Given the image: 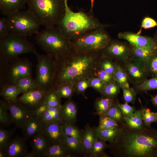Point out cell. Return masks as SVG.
<instances>
[{
  "label": "cell",
  "mask_w": 157,
  "mask_h": 157,
  "mask_svg": "<svg viewBox=\"0 0 157 157\" xmlns=\"http://www.w3.org/2000/svg\"><path fill=\"white\" fill-rule=\"evenodd\" d=\"M121 130L108 148L115 157H157V129L145 126L131 129L124 121L119 123Z\"/></svg>",
  "instance_id": "obj_1"
},
{
  "label": "cell",
  "mask_w": 157,
  "mask_h": 157,
  "mask_svg": "<svg viewBox=\"0 0 157 157\" xmlns=\"http://www.w3.org/2000/svg\"><path fill=\"white\" fill-rule=\"evenodd\" d=\"M102 51L81 53L72 50L67 55L54 60L53 89L66 83L94 76L102 56Z\"/></svg>",
  "instance_id": "obj_2"
},
{
  "label": "cell",
  "mask_w": 157,
  "mask_h": 157,
  "mask_svg": "<svg viewBox=\"0 0 157 157\" xmlns=\"http://www.w3.org/2000/svg\"><path fill=\"white\" fill-rule=\"evenodd\" d=\"M110 26L101 23L92 13L73 11L67 4L65 15L56 26L72 41L92 30Z\"/></svg>",
  "instance_id": "obj_3"
},
{
  "label": "cell",
  "mask_w": 157,
  "mask_h": 157,
  "mask_svg": "<svg viewBox=\"0 0 157 157\" xmlns=\"http://www.w3.org/2000/svg\"><path fill=\"white\" fill-rule=\"evenodd\" d=\"M67 0H26L28 10L45 27L57 26L65 13Z\"/></svg>",
  "instance_id": "obj_4"
},
{
  "label": "cell",
  "mask_w": 157,
  "mask_h": 157,
  "mask_svg": "<svg viewBox=\"0 0 157 157\" xmlns=\"http://www.w3.org/2000/svg\"><path fill=\"white\" fill-rule=\"evenodd\" d=\"M36 34L37 43L46 55L54 60L67 55L73 50L71 41L56 26L45 27Z\"/></svg>",
  "instance_id": "obj_5"
},
{
  "label": "cell",
  "mask_w": 157,
  "mask_h": 157,
  "mask_svg": "<svg viewBox=\"0 0 157 157\" xmlns=\"http://www.w3.org/2000/svg\"><path fill=\"white\" fill-rule=\"evenodd\" d=\"M37 53L27 37L10 33L0 39V61H8L26 53Z\"/></svg>",
  "instance_id": "obj_6"
},
{
  "label": "cell",
  "mask_w": 157,
  "mask_h": 157,
  "mask_svg": "<svg viewBox=\"0 0 157 157\" xmlns=\"http://www.w3.org/2000/svg\"><path fill=\"white\" fill-rule=\"evenodd\" d=\"M111 39L105 28H101L92 30L71 41L73 50L91 53L102 51Z\"/></svg>",
  "instance_id": "obj_7"
},
{
  "label": "cell",
  "mask_w": 157,
  "mask_h": 157,
  "mask_svg": "<svg viewBox=\"0 0 157 157\" xmlns=\"http://www.w3.org/2000/svg\"><path fill=\"white\" fill-rule=\"evenodd\" d=\"M31 75V63L26 58L18 57L8 61H0V87L15 84L20 79Z\"/></svg>",
  "instance_id": "obj_8"
},
{
  "label": "cell",
  "mask_w": 157,
  "mask_h": 157,
  "mask_svg": "<svg viewBox=\"0 0 157 157\" xmlns=\"http://www.w3.org/2000/svg\"><path fill=\"white\" fill-rule=\"evenodd\" d=\"M6 18L10 33L27 37L39 32L41 25L35 16L28 10L14 12Z\"/></svg>",
  "instance_id": "obj_9"
},
{
  "label": "cell",
  "mask_w": 157,
  "mask_h": 157,
  "mask_svg": "<svg viewBox=\"0 0 157 157\" xmlns=\"http://www.w3.org/2000/svg\"><path fill=\"white\" fill-rule=\"evenodd\" d=\"M37 60L35 79L38 89L48 92L53 89L55 73L54 60L47 55L37 53Z\"/></svg>",
  "instance_id": "obj_10"
},
{
  "label": "cell",
  "mask_w": 157,
  "mask_h": 157,
  "mask_svg": "<svg viewBox=\"0 0 157 157\" xmlns=\"http://www.w3.org/2000/svg\"><path fill=\"white\" fill-rule=\"evenodd\" d=\"M12 123L22 129L33 116V109L18 100L7 101Z\"/></svg>",
  "instance_id": "obj_11"
},
{
  "label": "cell",
  "mask_w": 157,
  "mask_h": 157,
  "mask_svg": "<svg viewBox=\"0 0 157 157\" xmlns=\"http://www.w3.org/2000/svg\"><path fill=\"white\" fill-rule=\"evenodd\" d=\"M103 55L126 63L131 59L130 45L125 42L111 39L102 51Z\"/></svg>",
  "instance_id": "obj_12"
},
{
  "label": "cell",
  "mask_w": 157,
  "mask_h": 157,
  "mask_svg": "<svg viewBox=\"0 0 157 157\" xmlns=\"http://www.w3.org/2000/svg\"><path fill=\"white\" fill-rule=\"evenodd\" d=\"M118 38L126 40L137 47L157 50V41L154 37L142 36L137 33L127 31L119 33Z\"/></svg>",
  "instance_id": "obj_13"
},
{
  "label": "cell",
  "mask_w": 157,
  "mask_h": 157,
  "mask_svg": "<svg viewBox=\"0 0 157 157\" xmlns=\"http://www.w3.org/2000/svg\"><path fill=\"white\" fill-rule=\"evenodd\" d=\"M126 63L125 70L129 80L138 85L147 79L149 74L144 64L130 59Z\"/></svg>",
  "instance_id": "obj_14"
},
{
  "label": "cell",
  "mask_w": 157,
  "mask_h": 157,
  "mask_svg": "<svg viewBox=\"0 0 157 157\" xmlns=\"http://www.w3.org/2000/svg\"><path fill=\"white\" fill-rule=\"evenodd\" d=\"M25 140L18 136L11 139L4 149L6 157H25L28 152Z\"/></svg>",
  "instance_id": "obj_15"
},
{
  "label": "cell",
  "mask_w": 157,
  "mask_h": 157,
  "mask_svg": "<svg viewBox=\"0 0 157 157\" xmlns=\"http://www.w3.org/2000/svg\"><path fill=\"white\" fill-rule=\"evenodd\" d=\"M63 124L60 120L43 124L41 132L50 144L61 141L64 135L63 131Z\"/></svg>",
  "instance_id": "obj_16"
},
{
  "label": "cell",
  "mask_w": 157,
  "mask_h": 157,
  "mask_svg": "<svg viewBox=\"0 0 157 157\" xmlns=\"http://www.w3.org/2000/svg\"><path fill=\"white\" fill-rule=\"evenodd\" d=\"M48 92L37 89L23 94L17 100L34 109L42 103Z\"/></svg>",
  "instance_id": "obj_17"
},
{
  "label": "cell",
  "mask_w": 157,
  "mask_h": 157,
  "mask_svg": "<svg viewBox=\"0 0 157 157\" xmlns=\"http://www.w3.org/2000/svg\"><path fill=\"white\" fill-rule=\"evenodd\" d=\"M77 108L71 100L62 105L60 109V120L65 124H75L77 120Z\"/></svg>",
  "instance_id": "obj_18"
},
{
  "label": "cell",
  "mask_w": 157,
  "mask_h": 157,
  "mask_svg": "<svg viewBox=\"0 0 157 157\" xmlns=\"http://www.w3.org/2000/svg\"><path fill=\"white\" fill-rule=\"evenodd\" d=\"M96 131V128H92L88 123L85 126L84 133L81 140L83 156H89L93 143L99 139Z\"/></svg>",
  "instance_id": "obj_19"
},
{
  "label": "cell",
  "mask_w": 157,
  "mask_h": 157,
  "mask_svg": "<svg viewBox=\"0 0 157 157\" xmlns=\"http://www.w3.org/2000/svg\"><path fill=\"white\" fill-rule=\"evenodd\" d=\"M30 143L31 152L35 157H43L50 144L42 132L33 136Z\"/></svg>",
  "instance_id": "obj_20"
},
{
  "label": "cell",
  "mask_w": 157,
  "mask_h": 157,
  "mask_svg": "<svg viewBox=\"0 0 157 157\" xmlns=\"http://www.w3.org/2000/svg\"><path fill=\"white\" fill-rule=\"evenodd\" d=\"M61 141L69 157L83 156L81 141L75 138L64 135Z\"/></svg>",
  "instance_id": "obj_21"
},
{
  "label": "cell",
  "mask_w": 157,
  "mask_h": 157,
  "mask_svg": "<svg viewBox=\"0 0 157 157\" xmlns=\"http://www.w3.org/2000/svg\"><path fill=\"white\" fill-rule=\"evenodd\" d=\"M26 0H0V10L6 16L25 8Z\"/></svg>",
  "instance_id": "obj_22"
},
{
  "label": "cell",
  "mask_w": 157,
  "mask_h": 157,
  "mask_svg": "<svg viewBox=\"0 0 157 157\" xmlns=\"http://www.w3.org/2000/svg\"><path fill=\"white\" fill-rule=\"evenodd\" d=\"M43 124L40 118L33 116L23 130L24 138L26 139L32 138L42 132Z\"/></svg>",
  "instance_id": "obj_23"
},
{
  "label": "cell",
  "mask_w": 157,
  "mask_h": 157,
  "mask_svg": "<svg viewBox=\"0 0 157 157\" xmlns=\"http://www.w3.org/2000/svg\"><path fill=\"white\" fill-rule=\"evenodd\" d=\"M0 88V95L7 101H17L18 95L21 94L16 84L6 85Z\"/></svg>",
  "instance_id": "obj_24"
},
{
  "label": "cell",
  "mask_w": 157,
  "mask_h": 157,
  "mask_svg": "<svg viewBox=\"0 0 157 157\" xmlns=\"http://www.w3.org/2000/svg\"><path fill=\"white\" fill-rule=\"evenodd\" d=\"M130 45L131 52L130 59L144 63L152 54L157 51L138 47L131 44Z\"/></svg>",
  "instance_id": "obj_25"
},
{
  "label": "cell",
  "mask_w": 157,
  "mask_h": 157,
  "mask_svg": "<svg viewBox=\"0 0 157 157\" xmlns=\"http://www.w3.org/2000/svg\"><path fill=\"white\" fill-rule=\"evenodd\" d=\"M43 157H69L61 141L50 144Z\"/></svg>",
  "instance_id": "obj_26"
},
{
  "label": "cell",
  "mask_w": 157,
  "mask_h": 157,
  "mask_svg": "<svg viewBox=\"0 0 157 157\" xmlns=\"http://www.w3.org/2000/svg\"><path fill=\"white\" fill-rule=\"evenodd\" d=\"M119 124V126L111 129H101L96 128V133L99 138L110 143L113 142L121 130L120 125Z\"/></svg>",
  "instance_id": "obj_27"
},
{
  "label": "cell",
  "mask_w": 157,
  "mask_h": 157,
  "mask_svg": "<svg viewBox=\"0 0 157 157\" xmlns=\"http://www.w3.org/2000/svg\"><path fill=\"white\" fill-rule=\"evenodd\" d=\"M124 119L126 124L131 129L140 130L144 126L141 109L135 110L131 116L129 117H124Z\"/></svg>",
  "instance_id": "obj_28"
},
{
  "label": "cell",
  "mask_w": 157,
  "mask_h": 157,
  "mask_svg": "<svg viewBox=\"0 0 157 157\" xmlns=\"http://www.w3.org/2000/svg\"><path fill=\"white\" fill-rule=\"evenodd\" d=\"M115 100V99L103 96L97 99L94 103L96 114L99 116L105 115Z\"/></svg>",
  "instance_id": "obj_29"
},
{
  "label": "cell",
  "mask_w": 157,
  "mask_h": 157,
  "mask_svg": "<svg viewBox=\"0 0 157 157\" xmlns=\"http://www.w3.org/2000/svg\"><path fill=\"white\" fill-rule=\"evenodd\" d=\"M113 76L114 80L119 83L121 88L130 87V80L125 69L116 63Z\"/></svg>",
  "instance_id": "obj_30"
},
{
  "label": "cell",
  "mask_w": 157,
  "mask_h": 157,
  "mask_svg": "<svg viewBox=\"0 0 157 157\" xmlns=\"http://www.w3.org/2000/svg\"><path fill=\"white\" fill-rule=\"evenodd\" d=\"M15 84L21 93L22 94L38 89L35 79H33L32 76L22 78Z\"/></svg>",
  "instance_id": "obj_31"
},
{
  "label": "cell",
  "mask_w": 157,
  "mask_h": 157,
  "mask_svg": "<svg viewBox=\"0 0 157 157\" xmlns=\"http://www.w3.org/2000/svg\"><path fill=\"white\" fill-rule=\"evenodd\" d=\"M109 144L106 141L98 139L93 144L90 150L89 157H109L105 152V150L108 148Z\"/></svg>",
  "instance_id": "obj_32"
},
{
  "label": "cell",
  "mask_w": 157,
  "mask_h": 157,
  "mask_svg": "<svg viewBox=\"0 0 157 157\" xmlns=\"http://www.w3.org/2000/svg\"><path fill=\"white\" fill-rule=\"evenodd\" d=\"M61 106L48 107L41 118L43 124H48L60 120V109Z\"/></svg>",
  "instance_id": "obj_33"
},
{
  "label": "cell",
  "mask_w": 157,
  "mask_h": 157,
  "mask_svg": "<svg viewBox=\"0 0 157 157\" xmlns=\"http://www.w3.org/2000/svg\"><path fill=\"white\" fill-rule=\"evenodd\" d=\"M121 87L119 83L115 80L106 84L101 93L104 97L115 99L119 94Z\"/></svg>",
  "instance_id": "obj_34"
},
{
  "label": "cell",
  "mask_w": 157,
  "mask_h": 157,
  "mask_svg": "<svg viewBox=\"0 0 157 157\" xmlns=\"http://www.w3.org/2000/svg\"><path fill=\"white\" fill-rule=\"evenodd\" d=\"M57 90L52 89L47 93L44 103L49 107H56L61 106V98Z\"/></svg>",
  "instance_id": "obj_35"
},
{
  "label": "cell",
  "mask_w": 157,
  "mask_h": 157,
  "mask_svg": "<svg viewBox=\"0 0 157 157\" xmlns=\"http://www.w3.org/2000/svg\"><path fill=\"white\" fill-rule=\"evenodd\" d=\"M63 131L64 135L75 138L81 141L84 133V130H80L74 124H63Z\"/></svg>",
  "instance_id": "obj_36"
},
{
  "label": "cell",
  "mask_w": 157,
  "mask_h": 157,
  "mask_svg": "<svg viewBox=\"0 0 157 157\" xmlns=\"http://www.w3.org/2000/svg\"><path fill=\"white\" fill-rule=\"evenodd\" d=\"M155 90H157V75L153 76L149 79H146L137 85L134 89L136 92Z\"/></svg>",
  "instance_id": "obj_37"
},
{
  "label": "cell",
  "mask_w": 157,
  "mask_h": 157,
  "mask_svg": "<svg viewBox=\"0 0 157 157\" xmlns=\"http://www.w3.org/2000/svg\"><path fill=\"white\" fill-rule=\"evenodd\" d=\"M0 123L1 125L5 126L12 123L7 103L4 100L0 101Z\"/></svg>",
  "instance_id": "obj_38"
},
{
  "label": "cell",
  "mask_w": 157,
  "mask_h": 157,
  "mask_svg": "<svg viewBox=\"0 0 157 157\" xmlns=\"http://www.w3.org/2000/svg\"><path fill=\"white\" fill-rule=\"evenodd\" d=\"M119 102L115 100L105 115L111 118L119 123L124 121V116L119 105Z\"/></svg>",
  "instance_id": "obj_39"
},
{
  "label": "cell",
  "mask_w": 157,
  "mask_h": 157,
  "mask_svg": "<svg viewBox=\"0 0 157 157\" xmlns=\"http://www.w3.org/2000/svg\"><path fill=\"white\" fill-rule=\"evenodd\" d=\"M112 59L111 58L104 56L102 54L98 66L109 74L113 75L115 63L113 61Z\"/></svg>",
  "instance_id": "obj_40"
},
{
  "label": "cell",
  "mask_w": 157,
  "mask_h": 157,
  "mask_svg": "<svg viewBox=\"0 0 157 157\" xmlns=\"http://www.w3.org/2000/svg\"><path fill=\"white\" fill-rule=\"evenodd\" d=\"M56 89L61 98L70 99L73 95L74 90V83H66L57 87Z\"/></svg>",
  "instance_id": "obj_41"
},
{
  "label": "cell",
  "mask_w": 157,
  "mask_h": 157,
  "mask_svg": "<svg viewBox=\"0 0 157 157\" xmlns=\"http://www.w3.org/2000/svg\"><path fill=\"white\" fill-rule=\"evenodd\" d=\"M149 75H157V51L152 54L144 63Z\"/></svg>",
  "instance_id": "obj_42"
},
{
  "label": "cell",
  "mask_w": 157,
  "mask_h": 157,
  "mask_svg": "<svg viewBox=\"0 0 157 157\" xmlns=\"http://www.w3.org/2000/svg\"><path fill=\"white\" fill-rule=\"evenodd\" d=\"M99 125L97 128L101 129H105L117 127L119 123L111 118L106 116H99Z\"/></svg>",
  "instance_id": "obj_43"
},
{
  "label": "cell",
  "mask_w": 157,
  "mask_h": 157,
  "mask_svg": "<svg viewBox=\"0 0 157 157\" xmlns=\"http://www.w3.org/2000/svg\"><path fill=\"white\" fill-rule=\"evenodd\" d=\"M141 109L143 121L145 126L149 127L152 123L157 122L155 113L147 108L142 107Z\"/></svg>",
  "instance_id": "obj_44"
},
{
  "label": "cell",
  "mask_w": 157,
  "mask_h": 157,
  "mask_svg": "<svg viewBox=\"0 0 157 157\" xmlns=\"http://www.w3.org/2000/svg\"><path fill=\"white\" fill-rule=\"evenodd\" d=\"M89 81V78H85L76 81L74 83V92L83 94L86 89L90 87Z\"/></svg>",
  "instance_id": "obj_45"
},
{
  "label": "cell",
  "mask_w": 157,
  "mask_h": 157,
  "mask_svg": "<svg viewBox=\"0 0 157 157\" xmlns=\"http://www.w3.org/2000/svg\"><path fill=\"white\" fill-rule=\"evenodd\" d=\"M13 133L12 131L2 128L0 129V149H5L11 139Z\"/></svg>",
  "instance_id": "obj_46"
},
{
  "label": "cell",
  "mask_w": 157,
  "mask_h": 157,
  "mask_svg": "<svg viewBox=\"0 0 157 157\" xmlns=\"http://www.w3.org/2000/svg\"><path fill=\"white\" fill-rule=\"evenodd\" d=\"M94 76L98 77L106 84L114 80L113 75L109 74L99 66L95 70Z\"/></svg>",
  "instance_id": "obj_47"
},
{
  "label": "cell",
  "mask_w": 157,
  "mask_h": 157,
  "mask_svg": "<svg viewBox=\"0 0 157 157\" xmlns=\"http://www.w3.org/2000/svg\"><path fill=\"white\" fill-rule=\"evenodd\" d=\"M124 100L126 103H133L136 99V92L132 88H122Z\"/></svg>",
  "instance_id": "obj_48"
},
{
  "label": "cell",
  "mask_w": 157,
  "mask_h": 157,
  "mask_svg": "<svg viewBox=\"0 0 157 157\" xmlns=\"http://www.w3.org/2000/svg\"><path fill=\"white\" fill-rule=\"evenodd\" d=\"M89 82L90 87L92 88L100 94L106 85L99 78L94 76L89 78Z\"/></svg>",
  "instance_id": "obj_49"
},
{
  "label": "cell",
  "mask_w": 157,
  "mask_h": 157,
  "mask_svg": "<svg viewBox=\"0 0 157 157\" xmlns=\"http://www.w3.org/2000/svg\"><path fill=\"white\" fill-rule=\"evenodd\" d=\"M10 33L9 24L6 17L0 19V39L7 35Z\"/></svg>",
  "instance_id": "obj_50"
},
{
  "label": "cell",
  "mask_w": 157,
  "mask_h": 157,
  "mask_svg": "<svg viewBox=\"0 0 157 157\" xmlns=\"http://www.w3.org/2000/svg\"><path fill=\"white\" fill-rule=\"evenodd\" d=\"M119 105L122 112L124 117H129L131 116L135 110L134 107L125 102L124 104L119 103Z\"/></svg>",
  "instance_id": "obj_51"
},
{
  "label": "cell",
  "mask_w": 157,
  "mask_h": 157,
  "mask_svg": "<svg viewBox=\"0 0 157 157\" xmlns=\"http://www.w3.org/2000/svg\"><path fill=\"white\" fill-rule=\"evenodd\" d=\"M157 26V22L153 18L149 17H144L141 24V29L151 28Z\"/></svg>",
  "instance_id": "obj_52"
},
{
  "label": "cell",
  "mask_w": 157,
  "mask_h": 157,
  "mask_svg": "<svg viewBox=\"0 0 157 157\" xmlns=\"http://www.w3.org/2000/svg\"><path fill=\"white\" fill-rule=\"evenodd\" d=\"M48 107L44 102L40 104L33 109V115L41 118Z\"/></svg>",
  "instance_id": "obj_53"
},
{
  "label": "cell",
  "mask_w": 157,
  "mask_h": 157,
  "mask_svg": "<svg viewBox=\"0 0 157 157\" xmlns=\"http://www.w3.org/2000/svg\"><path fill=\"white\" fill-rule=\"evenodd\" d=\"M151 101L154 106L157 107V94L154 96H152Z\"/></svg>",
  "instance_id": "obj_54"
},
{
  "label": "cell",
  "mask_w": 157,
  "mask_h": 157,
  "mask_svg": "<svg viewBox=\"0 0 157 157\" xmlns=\"http://www.w3.org/2000/svg\"><path fill=\"white\" fill-rule=\"evenodd\" d=\"M0 157H6L5 152L4 149H0Z\"/></svg>",
  "instance_id": "obj_55"
},
{
  "label": "cell",
  "mask_w": 157,
  "mask_h": 157,
  "mask_svg": "<svg viewBox=\"0 0 157 157\" xmlns=\"http://www.w3.org/2000/svg\"><path fill=\"white\" fill-rule=\"evenodd\" d=\"M154 37L157 41V31L155 33Z\"/></svg>",
  "instance_id": "obj_56"
},
{
  "label": "cell",
  "mask_w": 157,
  "mask_h": 157,
  "mask_svg": "<svg viewBox=\"0 0 157 157\" xmlns=\"http://www.w3.org/2000/svg\"><path fill=\"white\" fill-rule=\"evenodd\" d=\"M93 0H91V10L93 8Z\"/></svg>",
  "instance_id": "obj_57"
},
{
  "label": "cell",
  "mask_w": 157,
  "mask_h": 157,
  "mask_svg": "<svg viewBox=\"0 0 157 157\" xmlns=\"http://www.w3.org/2000/svg\"><path fill=\"white\" fill-rule=\"evenodd\" d=\"M155 114L156 119L157 120V113H155Z\"/></svg>",
  "instance_id": "obj_58"
}]
</instances>
